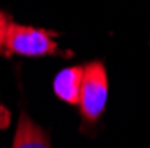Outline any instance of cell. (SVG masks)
Returning <instances> with one entry per match:
<instances>
[{
    "label": "cell",
    "mask_w": 150,
    "mask_h": 148,
    "mask_svg": "<svg viewBox=\"0 0 150 148\" xmlns=\"http://www.w3.org/2000/svg\"><path fill=\"white\" fill-rule=\"evenodd\" d=\"M11 148H52L47 132L36 125L27 113L20 114Z\"/></svg>",
    "instance_id": "obj_4"
},
{
    "label": "cell",
    "mask_w": 150,
    "mask_h": 148,
    "mask_svg": "<svg viewBox=\"0 0 150 148\" xmlns=\"http://www.w3.org/2000/svg\"><path fill=\"white\" fill-rule=\"evenodd\" d=\"M84 66H70L61 70L54 79V93L66 104L79 105Z\"/></svg>",
    "instance_id": "obj_3"
},
{
    "label": "cell",
    "mask_w": 150,
    "mask_h": 148,
    "mask_svg": "<svg viewBox=\"0 0 150 148\" xmlns=\"http://www.w3.org/2000/svg\"><path fill=\"white\" fill-rule=\"evenodd\" d=\"M109 95L107 71L100 61H93L84 66L82 86H81V116L84 125H95L102 116Z\"/></svg>",
    "instance_id": "obj_1"
},
{
    "label": "cell",
    "mask_w": 150,
    "mask_h": 148,
    "mask_svg": "<svg viewBox=\"0 0 150 148\" xmlns=\"http://www.w3.org/2000/svg\"><path fill=\"white\" fill-rule=\"evenodd\" d=\"M25 55V57H41V55L59 54L55 41V32L47 29H36L30 25L11 23L6 36V55Z\"/></svg>",
    "instance_id": "obj_2"
},
{
    "label": "cell",
    "mask_w": 150,
    "mask_h": 148,
    "mask_svg": "<svg viewBox=\"0 0 150 148\" xmlns=\"http://www.w3.org/2000/svg\"><path fill=\"white\" fill-rule=\"evenodd\" d=\"M11 23H13L11 16L4 11H0V55H6V36Z\"/></svg>",
    "instance_id": "obj_5"
},
{
    "label": "cell",
    "mask_w": 150,
    "mask_h": 148,
    "mask_svg": "<svg viewBox=\"0 0 150 148\" xmlns=\"http://www.w3.org/2000/svg\"><path fill=\"white\" fill-rule=\"evenodd\" d=\"M9 123H11V113H9V109L0 104V130L7 128Z\"/></svg>",
    "instance_id": "obj_6"
}]
</instances>
